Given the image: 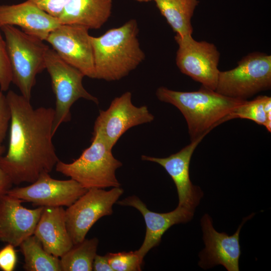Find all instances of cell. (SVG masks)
I'll return each mask as SVG.
<instances>
[{
  "label": "cell",
  "mask_w": 271,
  "mask_h": 271,
  "mask_svg": "<svg viewBox=\"0 0 271 271\" xmlns=\"http://www.w3.org/2000/svg\"><path fill=\"white\" fill-rule=\"evenodd\" d=\"M271 98L268 96H259L255 99L246 100L237 107L231 114V119L239 118L251 120L264 125L271 131Z\"/></svg>",
  "instance_id": "603a6c76"
},
{
  "label": "cell",
  "mask_w": 271,
  "mask_h": 271,
  "mask_svg": "<svg viewBox=\"0 0 271 271\" xmlns=\"http://www.w3.org/2000/svg\"><path fill=\"white\" fill-rule=\"evenodd\" d=\"M254 214L244 218L235 233L229 235L218 232L213 227L212 220L205 214L201 220L205 248L200 253L199 265L207 269L216 265H223L228 271H238L241 254L239 234L242 226Z\"/></svg>",
  "instance_id": "4fadbf2b"
},
{
  "label": "cell",
  "mask_w": 271,
  "mask_h": 271,
  "mask_svg": "<svg viewBox=\"0 0 271 271\" xmlns=\"http://www.w3.org/2000/svg\"><path fill=\"white\" fill-rule=\"evenodd\" d=\"M234 68L219 72L215 91L227 97L247 100L270 88L271 56L260 52L248 54Z\"/></svg>",
  "instance_id": "8992f818"
},
{
  "label": "cell",
  "mask_w": 271,
  "mask_h": 271,
  "mask_svg": "<svg viewBox=\"0 0 271 271\" xmlns=\"http://www.w3.org/2000/svg\"><path fill=\"white\" fill-rule=\"evenodd\" d=\"M61 24L29 0L15 5H0V27L19 26L24 33L45 41Z\"/></svg>",
  "instance_id": "e0dca14e"
},
{
  "label": "cell",
  "mask_w": 271,
  "mask_h": 271,
  "mask_svg": "<svg viewBox=\"0 0 271 271\" xmlns=\"http://www.w3.org/2000/svg\"><path fill=\"white\" fill-rule=\"evenodd\" d=\"M136 20L130 19L99 37L90 36L95 79L120 80L144 60L145 54L140 46Z\"/></svg>",
  "instance_id": "3957f363"
},
{
  "label": "cell",
  "mask_w": 271,
  "mask_h": 271,
  "mask_svg": "<svg viewBox=\"0 0 271 271\" xmlns=\"http://www.w3.org/2000/svg\"><path fill=\"white\" fill-rule=\"evenodd\" d=\"M11 67L12 82L21 95L31 99L38 74L45 69V54L49 48L43 40L13 26L1 27Z\"/></svg>",
  "instance_id": "5b68a950"
},
{
  "label": "cell",
  "mask_w": 271,
  "mask_h": 271,
  "mask_svg": "<svg viewBox=\"0 0 271 271\" xmlns=\"http://www.w3.org/2000/svg\"><path fill=\"white\" fill-rule=\"evenodd\" d=\"M154 115L147 106L134 105L131 93L126 91L111 101L105 110H100L94 125L93 135L101 138L111 149L129 128L152 122Z\"/></svg>",
  "instance_id": "30bf717a"
},
{
  "label": "cell",
  "mask_w": 271,
  "mask_h": 271,
  "mask_svg": "<svg viewBox=\"0 0 271 271\" xmlns=\"http://www.w3.org/2000/svg\"><path fill=\"white\" fill-rule=\"evenodd\" d=\"M87 190L72 179L57 180L45 173L28 186L11 188L7 194L38 207H68Z\"/></svg>",
  "instance_id": "7c38bea8"
},
{
  "label": "cell",
  "mask_w": 271,
  "mask_h": 271,
  "mask_svg": "<svg viewBox=\"0 0 271 271\" xmlns=\"http://www.w3.org/2000/svg\"><path fill=\"white\" fill-rule=\"evenodd\" d=\"M161 15L177 35H192L191 20L198 0H154Z\"/></svg>",
  "instance_id": "ffe728a7"
},
{
  "label": "cell",
  "mask_w": 271,
  "mask_h": 271,
  "mask_svg": "<svg viewBox=\"0 0 271 271\" xmlns=\"http://www.w3.org/2000/svg\"><path fill=\"white\" fill-rule=\"evenodd\" d=\"M89 29L77 25L60 24L46 41L64 61L95 79L93 52Z\"/></svg>",
  "instance_id": "8fae6325"
},
{
  "label": "cell",
  "mask_w": 271,
  "mask_h": 271,
  "mask_svg": "<svg viewBox=\"0 0 271 271\" xmlns=\"http://www.w3.org/2000/svg\"><path fill=\"white\" fill-rule=\"evenodd\" d=\"M21 200L5 194L0 196V241L15 247L33 235L43 207L29 209Z\"/></svg>",
  "instance_id": "9a60e30c"
},
{
  "label": "cell",
  "mask_w": 271,
  "mask_h": 271,
  "mask_svg": "<svg viewBox=\"0 0 271 271\" xmlns=\"http://www.w3.org/2000/svg\"><path fill=\"white\" fill-rule=\"evenodd\" d=\"M116 203L121 206L132 207L139 211L143 216L146 226V235L141 246L136 250L142 261L151 249L159 245L167 230L174 225L190 221L194 212V211L179 206L169 212H153L136 195L118 200Z\"/></svg>",
  "instance_id": "2e32d148"
},
{
  "label": "cell",
  "mask_w": 271,
  "mask_h": 271,
  "mask_svg": "<svg viewBox=\"0 0 271 271\" xmlns=\"http://www.w3.org/2000/svg\"><path fill=\"white\" fill-rule=\"evenodd\" d=\"M92 270L113 271L109 265L106 254L103 256L98 254L95 255L93 262Z\"/></svg>",
  "instance_id": "f546056e"
},
{
  "label": "cell",
  "mask_w": 271,
  "mask_h": 271,
  "mask_svg": "<svg viewBox=\"0 0 271 271\" xmlns=\"http://www.w3.org/2000/svg\"><path fill=\"white\" fill-rule=\"evenodd\" d=\"M15 246L10 243L0 248V269L13 271L17 265L18 257Z\"/></svg>",
  "instance_id": "484cf974"
},
{
  "label": "cell",
  "mask_w": 271,
  "mask_h": 271,
  "mask_svg": "<svg viewBox=\"0 0 271 271\" xmlns=\"http://www.w3.org/2000/svg\"><path fill=\"white\" fill-rule=\"evenodd\" d=\"M203 135L191 141L180 151L166 158H157L142 155L143 161L156 163L162 166L170 176L176 186L178 205L194 211L203 196L198 186L192 183L189 175V166L194 150L205 137Z\"/></svg>",
  "instance_id": "5bb4252c"
},
{
  "label": "cell",
  "mask_w": 271,
  "mask_h": 271,
  "mask_svg": "<svg viewBox=\"0 0 271 271\" xmlns=\"http://www.w3.org/2000/svg\"><path fill=\"white\" fill-rule=\"evenodd\" d=\"M24 257L26 271H61L60 258L47 252L41 242L32 235L19 245Z\"/></svg>",
  "instance_id": "44dd1931"
},
{
  "label": "cell",
  "mask_w": 271,
  "mask_h": 271,
  "mask_svg": "<svg viewBox=\"0 0 271 271\" xmlns=\"http://www.w3.org/2000/svg\"><path fill=\"white\" fill-rule=\"evenodd\" d=\"M109 265L113 271H140L143 263L136 251L108 252Z\"/></svg>",
  "instance_id": "cb8c5ba5"
},
{
  "label": "cell",
  "mask_w": 271,
  "mask_h": 271,
  "mask_svg": "<svg viewBox=\"0 0 271 271\" xmlns=\"http://www.w3.org/2000/svg\"><path fill=\"white\" fill-rule=\"evenodd\" d=\"M33 235L49 253L60 257L73 245L63 207H43Z\"/></svg>",
  "instance_id": "ac0fdd59"
},
{
  "label": "cell",
  "mask_w": 271,
  "mask_h": 271,
  "mask_svg": "<svg viewBox=\"0 0 271 271\" xmlns=\"http://www.w3.org/2000/svg\"><path fill=\"white\" fill-rule=\"evenodd\" d=\"M6 97L11 112L9 143L0 165L13 184L32 183L51 172L59 161L52 141L55 109L35 108L12 90Z\"/></svg>",
  "instance_id": "6da1fadb"
},
{
  "label": "cell",
  "mask_w": 271,
  "mask_h": 271,
  "mask_svg": "<svg viewBox=\"0 0 271 271\" xmlns=\"http://www.w3.org/2000/svg\"><path fill=\"white\" fill-rule=\"evenodd\" d=\"M175 39L179 45L176 63L180 71L215 90L220 72V53L216 47L206 41H197L192 35H176Z\"/></svg>",
  "instance_id": "9c48e42d"
},
{
  "label": "cell",
  "mask_w": 271,
  "mask_h": 271,
  "mask_svg": "<svg viewBox=\"0 0 271 271\" xmlns=\"http://www.w3.org/2000/svg\"><path fill=\"white\" fill-rule=\"evenodd\" d=\"M112 149L99 136L93 135L91 144L72 163L59 161L56 170L69 177L86 189L118 187L115 172L122 166Z\"/></svg>",
  "instance_id": "277c9868"
},
{
  "label": "cell",
  "mask_w": 271,
  "mask_h": 271,
  "mask_svg": "<svg viewBox=\"0 0 271 271\" xmlns=\"http://www.w3.org/2000/svg\"><path fill=\"white\" fill-rule=\"evenodd\" d=\"M123 192L120 187L108 190L91 188L68 207L66 224L73 244L83 240L98 220L112 214L113 206Z\"/></svg>",
  "instance_id": "ba28073f"
},
{
  "label": "cell",
  "mask_w": 271,
  "mask_h": 271,
  "mask_svg": "<svg viewBox=\"0 0 271 271\" xmlns=\"http://www.w3.org/2000/svg\"><path fill=\"white\" fill-rule=\"evenodd\" d=\"M135 1H137L138 2H140V3H147V2H150L151 1H154V0H134Z\"/></svg>",
  "instance_id": "4dcf8cb0"
},
{
  "label": "cell",
  "mask_w": 271,
  "mask_h": 271,
  "mask_svg": "<svg viewBox=\"0 0 271 271\" xmlns=\"http://www.w3.org/2000/svg\"><path fill=\"white\" fill-rule=\"evenodd\" d=\"M11 118V109L6 95L0 91V145L6 136Z\"/></svg>",
  "instance_id": "4316f807"
},
{
  "label": "cell",
  "mask_w": 271,
  "mask_h": 271,
  "mask_svg": "<svg viewBox=\"0 0 271 271\" xmlns=\"http://www.w3.org/2000/svg\"><path fill=\"white\" fill-rule=\"evenodd\" d=\"M50 15L58 18L68 0H29Z\"/></svg>",
  "instance_id": "83f0119b"
},
{
  "label": "cell",
  "mask_w": 271,
  "mask_h": 271,
  "mask_svg": "<svg viewBox=\"0 0 271 271\" xmlns=\"http://www.w3.org/2000/svg\"><path fill=\"white\" fill-rule=\"evenodd\" d=\"M99 241L85 238L74 244L60 258L61 271H91Z\"/></svg>",
  "instance_id": "7402d4cb"
},
{
  "label": "cell",
  "mask_w": 271,
  "mask_h": 271,
  "mask_svg": "<svg viewBox=\"0 0 271 271\" xmlns=\"http://www.w3.org/2000/svg\"><path fill=\"white\" fill-rule=\"evenodd\" d=\"M5 151V148L0 145V157ZM13 183L8 176L2 168L0 165V196L7 194L12 188Z\"/></svg>",
  "instance_id": "f1b7e54d"
},
{
  "label": "cell",
  "mask_w": 271,
  "mask_h": 271,
  "mask_svg": "<svg viewBox=\"0 0 271 271\" xmlns=\"http://www.w3.org/2000/svg\"><path fill=\"white\" fill-rule=\"evenodd\" d=\"M156 94L159 100L174 105L182 113L191 142L230 120L232 112L246 100L227 97L203 86L197 91L189 92L161 86Z\"/></svg>",
  "instance_id": "7a4b0ae2"
},
{
  "label": "cell",
  "mask_w": 271,
  "mask_h": 271,
  "mask_svg": "<svg viewBox=\"0 0 271 271\" xmlns=\"http://www.w3.org/2000/svg\"><path fill=\"white\" fill-rule=\"evenodd\" d=\"M45 69L51 78L56 97V108L53 126L55 134L60 125L71 120L70 109L80 98L98 104V99L84 87L83 74L64 61L56 52L49 48L45 54Z\"/></svg>",
  "instance_id": "52a82bcc"
},
{
  "label": "cell",
  "mask_w": 271,
  "mask_h": 271,
  "mask_svg": "<svg viewBox=\"0 0 271 271\" xmlns=\"http://www.w3.org/2000/svg\"><path fill=\"white\" fill-rule=\"evenodd\" d=\"M1 31L0 27V88L2 91H6L12 82V76L5 40Z\"/></svg>",
  "instance_id": "d4e9b609"
},
{
  "label": "cell",
  "mask_w": 271,
  "mask_h": 271,
  "mask_svg": "<svg viewBox=\"0 0 271 271\" xmlns=\"http://www.w3.org/2000/svg\"><path fill=\"white\" fill-rule=\"evenodd\" d=\"M112 0H68L58 18L61 24L100 28L109 18Z\"/></svg>",
  "instance_id": "d6986e66"
}]
</instances>
